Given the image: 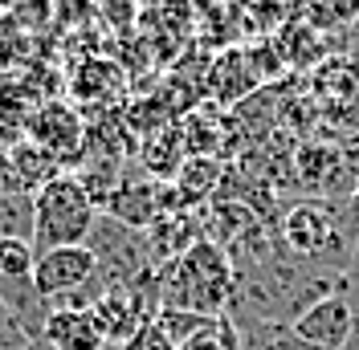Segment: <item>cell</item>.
Masks as SVG:
<instances>
[{"mask_svg":"<svg viewBox=\"0 0 359 350\" xmlns=\"http://www.w3.org/2000/svg\"><path fill=\"white\" fill-rule=\"evenodd\" d=\"M4 167H8V188L21 192V196H37L45 183H53L57 175H66V167L45 151V147H37L29 134L13 139L4 147Z\"/></svg>","mask_w":359,"mask_h":350,"instance_id":"7","label":"cell"},{"mask_svg":"<svg viewBox=\"0 0 359 350\" xmlns=\"http://www.w3.org/2000/svg\"><path fill=\"white\" fill-rule=\"evenodd\" d=\"M359 13V0H306V21L314 24V33H327L347 24Z\"/></svg>","mask_w":359,"mask_h":350,"instance_id":"10","label":"cell"},{"mask_svg":"<svg viewBox=\"0 0 359 350\" xmlns=\"http://www.w3.org/2000/svg\"><path fill=\"white\" fill-rule=\"evenodd\" d=\"M33 289H37L41 302H69V306L90 309L102 293H107V281H102V273H98L94 248H90V244H69V248L37 253Z\"/></svg>","mask_w":359,"mask_h":350,"instance_id":"3","label":"cell"},{"mask_svg":"<svg viewBox=\"0 0 359 350\" xmlns=\"http://www.w3.org/2000/svg\"><path fill=\"white\" fill-rule=\"evenodd\" d=\"M114 350H180V346L168 338V334H163V326H159L156 318H151V322H143V326L127 338V342H118Z\"/></svg>","mask_w":359,"mask_h":350,"instance_id":"11","label":"cell"},{"mask_svg":"<svg viewBox=\"0 0 359 350\" xmlns=\"http://www.w3.org/2000/svg\"><path fill=\"white\" fill-rule=\"evenodd\" d=\"M335 216L323 204H294L282 216V241L290 244L298 257H323L335 244Z\"/></svg>","mask_w":359,"mask_h":350,"instance_id":"8","label":"cell"},{"mask_svg":"<svg viewBox=\"0 0 359 350\" xmlns=\"http://www.w3.org/2000/svg\"><path fill=\"white\" fill-rule=\"evenodd\" d=\"M102 212L94 208L90 192L74 172L57 175L33 196V248H69V244H90Z\"/></svg>","mask_w":359,"mask_h":350,"instance_id":"2","label":"cell"},{"mask_svg":"<svg viewBox=\"0 0 359 350\" xmlns=\"http://www.w3.org/2000/svg\"><path fill=\"white\" fill-rule=\"evenodd\" d=\"M29 139L45 147V151L53 155L62 167L74 163V159H82L86 151V122H82V114L66 102H41V110L33 114V122H29Z\"/></svg>","mask_w":359,"mask_h":350,"instance_id":"5","label":"cell"},{"mask_svg":"<svg viewBox=\"0 0 359 350\" xmlns=\"http://www.w3.org/2000/svg\"><path fill=\"white\" fill-rule=\"evenodd\" d=\"M233 289H237V273L221 253V244L212 241H196L184 257L163 265V273H159L163 309H188V314L217 318L229 306Z\"/></svg>","mask_w":359,"mask_h":350,"instance_id":"1","label":"cell"},{"mask_svg":"<svg viewBox=\"0 0 359 350\" xmlns=\"http://www.w3.org/2000/svg\"><path fill=\"white\" fill-rule=\"evenodd\" d=\"M13 188H8V167H4V147H0V196H8Z\"/></svg>","mask_w":359,"mask_h":350,"instance_id":"13","label":"cell"},{"mask_svg":"<svg viewBox=\"0 0 359 350\" xmlns=\"http://www.w3.org/2000/svg\"><path fill=\"white\" fill-rule=\"evenodd\" d=\"M90 309H94V322L102 330L107 346L127 342L143 322H151L147 318V302H143V285H111Z\"/></svg>","mask_w":359,"mask_h":350,"instance_id":"6","label":"cell"},{"mask_svg":"<svg viewBox=\"0 0 359 350\" xmlns=\"http://www.w3.org/2000/svg\"><path fill=\"white\" fill-rule=\"evenodd\" d=\"M180 350H229V334H212V338H201V342H188V346H180Z\"/></svg>","mask_w":359,"mask_h":350,"instance_id":"12","label":"cell"},{"mask_svg":"<svg viewBox=\"0 0 359 350\" xmlns=\"http://www.w3.org/2000/svg\"><path fill=\"white\" fill-rule=\"evenodd\" d=\"M41 338L53 350H107V338L94 322V309L82 306H57L45 314Z\"/></svg>","mask_w":359,"mask_h":350,"instance_id":"9","label":"cell"},{"mask_svg":"<svg viewBox=\"0 0 359 350\" xmlns=\"http://www.w3.org/2000/svg\"><path fill=\"white\" fill-rule=\"evenodd\" d=\"M359 314L351 306L347 293H323L314 298L306 309H298V318L290 322V334L311 350H347L355 338Z\"/></svg>","mask_w":359,"mask_h":350,"instance_id":"4","label":"cell"},{"mask_svg":"<svg viewBox=\"0 0 359 350\" xmlns=\"http://www.w3.org/2000/svg\"><path fill=\"white\" fill-rule=\"evenodd\" d=\"M21 4H29V0H0V8H17V13H21Z\"/></svg>","mask_w":359,"mask_h":350,"instance_id":"14","label":"cell"}]
</instances>
